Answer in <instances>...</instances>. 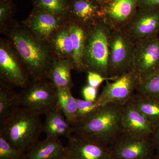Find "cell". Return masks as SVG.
Masks as SVG:
<instances>
[{
  "mask_svg": "<svg viewBox=\"0 0 159 159\" xmlns=\"http://www.w3.org/2000/svg\"><path fill=\"white\" fill-rule=\"evenodd\" d=\"M124 30L135 43L159 35V8H138Z\"/></svg>",
  "mask_w": 159,
  "mask_h": 159,
  "instance_id": "8fae6325",
  "label": "cell"
},
{
  "mask_svg": "<svg viewBox=\"0 0 159 159\" xmlns=\"http://www.w3.org/2000/svg\"><path fill=\"white\" fill-rule=\"evenodd\" d=\"M77 122L93 113L99 107H101L96 102V100L95 101H91L86 100L85 99H77Z\"/></svg>",
  "mask_w": 159,
  "mask_h": 159,
  "instance_id": "83f0119b",
  "label": "cell"
},
{
  "mask_svg": "<svg viewBox=\"0 0 159 159\" xmlns=\"http://www.w3.org/2000/svg\"><path fill=\"white\" fill-rule=\"evenodd\" d=\"M129 102L146 117L155 130L159 127V99L136 92Z\"/></svg>",
  "mask_w": 159,
  "mask_h": 159,
  "instance_id": "7402d4cb",
  "label": "cell"
},
{
  "mask_svg": "<svg viewBox=\"0 0 159 159\" xmlns=\"http://www.w3.org/2000/svg\"><path fill=\"white\" fill-rule=\"evenodd\" d=\"M66 155V146L59 139L46 138L26 152L25 159H62Z\"/></svg>",
  "mask_w": 159,
  "mask_h": 159,
  "instance_id": "e0dca14e",
  "label": "cell"
},
{
  "mask_svg": "<svg viewBox=\"0 0 159 159\" xmlns=\"http://www.w3.org/2000/svg\"><path fill=\"white\" fill-rule=\"evenodd\" d=\"M18 96L20 107L39 116L57 106V89L48 79L31 80Z\"/></svg>",
  "mask_w": 159,
  "mask_h": 159,
  "instance_id": "5b68a950",
  "label": "cell"
},
{
  "mask_svg": "<svg viewBox=\"0 0 159 159\" xmlns=\"http://www.w3.org/2000/svg\"><path fill=\"white\" fill-rule=\"evenodd\" d=\"M94 1L98 3L100 6H102L103 4H105L108 0H94Z\"/></svg>",
  "mask_w": 159,
  "mask_h": 159,
  "instance_id": "836d02e7",
  "label": "cell"
},
{
  "mask_svg": "<svg viewBox=\"0 0 159 159\" xmlns=\"http://www.w3.org/2000/svg\"><path fill=\"white\" fill-rule=\"evenodd\" d=\"M67 139L66 155L70 159H113L108 145L75 134Z\"/></svg>",
  "mask_w": 159,
  "mask_h": 159,
  "instance_id": "5bb4252c",
  "label": "cell"
},
{
  "mask_svg": "<svg viewBox=\"0 0 159 159\" xmlns=\"http://www.w3.org/2000/svg\"><path fill=\"white\" fill-rule=\"evenodd\" d=\"M97 89L88 84L84 86L81 92L84 99L88 101H96L98 97Z\"/></svg>",
  "mask_w": 159,
  "mask_h": 159,
  "instance_id": "4dcf8cb0",
  "label": "cell"
},
{
  "mask_svg": "<svg viewBox=\"0 0 159 159\" xmlns=\"http://www.w3.org/2000/svg\"><path fill=\"white\" fill-rule=\"evenodd\" d=\"M62 159H69V158L68 157H67L66 155Z\"/></svg>",
  "mask_w": 159,
  "mask_h": 159,
  "instance_id": "d590c367",
  "label": "cell"
},
{
  "mask_svg": "<svg viewBox=\"0 0 159 159\" xmlns=\"http://www.w3.org/2000/svg\"><path fill=\"white\" fill-rule=\"evenodd\" d=\"M57 106L73 126L77 121V99L73 97L71 90L57 89Z\"/></svg>",
  "mask_w": 159,
  "mask_h": 159,
  "instance_id": "cb8c5ba5",
  "label": "cell"
},
{
  "mask_svg": "<svg viewBox=\"0 0 159 159\" xmlns=\"http://www.w3.org/2000/svg\"><path fill=\"white\" fill-rule=\"evenodd\" d=\"M139 8H159V0H138Z\"/></svg>",
  "mask_w": 159,
  "mask_h": 159,
  "instance_id": "1f68e13d",
  "label": "cell"
},
{
  "mask_svg": "<svg viewBox=\"0 0 159 159\" xmlns=\"http://www.w3.org/2000/svg\"><path fill=\"white\" fill-rule=\"evenodd\" d=\"M66 1H68V0H66Z\"/></svg>",
  "mask_w": 159,
  "mask_h": 159,
  "instance_id": "8d00e7d4",
  "label": "cell"
},
{
  "mask_svg": "<svg viewBox=\"0 0 159 159\" xmlns=\"http://www.w3.org/2000/svg\"><path fill=\"white\" fill-rule=\"evenodd\" d=\"M135 44L124 29L111 30L109 41V77H119L131 69Z\"/></svg>",
  "mask_w": 159,
  "mask_h": 159,
  "instance_id": "8992f818",
  "label": "cell"
},
{
  "mask_svg": "<svg viewBox=\"0 0 159 159\" xmlns=\"http://www.w3.org/2000/svg\"><path fill=\"white\" fill-rule=\"evenodd\" d=\"M111 30L102 20L88 29L83 57L86 72L93 71L109 77V41Z\"/></svg>",
  "mask_w": 159,
  "mask_h": 159,
  "instance_id": "277c9868",
  "label": "cell"
},
{
  "mask_svg": "<svg viewBox=\"0 0 159 159\" xmlns=\"http://www.w3.org/2000/svg\"><path fill=\"white\" fill-rule=\"evenodd\" d=\"M31 1L34 9L67 18L68 2L66 0H31Z\"/></svg>",
  "mask_w": 159,
  "mask_h": 159,
  "instance_id": "d4e9b609",
  "label": "cell"
},
{
  "mask_svg": "<svg viewBox=\"0 0 159 159\" xmlns=\"http://www.w3.org/2000/svg\"><path fill=\"white\" fill-rule=\"evenodd\" d=\"M123 106L108 104L73 126V133L78 136L110 146L122 132Z\"/></svg>",
  "mask_w": 159,
  "mask_h": 159,
  "instance_id": "7a4b0ae2",
  "label": "cell"
},
{
  "mask_svg": "<svg viewBox=\"0 0 159 159\" xmlns=\"http://www.w3.org/2000/svg\"><path fill=\"white\" fill-rule=\"evenodd\" d=\"M131 70L139 80L159 70V35L141 40L135 44Z\"/></svg>",
  "mask_w": 159,
  "mask_h": 159,
  "instance_id": "30bf717a",
  "label": "cell"
},
{
  "mask_svg": "<svg viewBox=\"0 0 159 159\" xmlns=\"http://www.w3.org/2000/svg\"><path fill=\"white\" fill-rule=\"evenodd\" d=\"M136 92L159 99V70L143 79L139 80Z\"/></svg>",
  "mask_w": 159,
  "mask_h": 159,
  "instance_id": "484cf974",
  "label": "cell"
},
{
  "mask_svg": "<svg viewBox=\"0 0 159 159\" xmlns=\"http://www.w3.org/2000/svg\"><path fill=\"white\" fill-rule=\"evenodd\" d=\"M152 159H159V153H157V154H155Z\"/></svg>",
  "mask_w": 159,
  "mask_h": 159,
  "instance_id": "e575fe53",
  "label": "cell"
},
{
  "mask_svg": "<svg viewBox=\"0 0 159 159\" xmlns=\"http://www.w3.org/2000/svg\"><path fill=\"white\" fill-rule=\"evenodd\" d=\"M139 80L136 74L131 69L111 82L106 81L96 102L100 107L108 104L125 105L136 92Z\"/></svg>",
  "mask_w": 159,
  "mask_h": 159,
  "instance_id": "9c48e42d",
  "label": "cell"
},
{
  "mask_svg": "<svg viewBox=\"0 0 159 159\" xmlns=\"http://www.w3.org/2000/svg\"><path fill=\"white\" fill-rule=\"evenodd\" d=\"M122 132L142 137H152L155 129L148 119L136 107L128 102L123 106Z\"/></svg>",
  "mask_w": 159,
  "mask_h": 159,
  "instance_id": "2e32d148",
  "label": "cell"
},
{
  "mask_svg": "<svg viewBox=\"0 0 159 159\" xmlns=\"http://www.w3.org/2000/svg\"><path fill=\"white\" fill-rule=\"evenodd\" d=\"M39 115L20 107L0 123V134L12 146L26 152L43 132Z\"/></svg>",
  "mask_w": 159,
  "mask_h": 159,
  "instance_id": "3957f363",
  "label": "cell"
},
{
  "mask_svg": "<svg viewBox=\"0 0 159 159\" xmlns=\"http://www.w3.org/2000/svg\"><path fill=\"white\" fill-rule=\"evenodd\" d=\"M45 116V120L43 123V132L45 133L46 138L59 139L64 137L67 139L72 135L73 126L58 107Z\"/></svg>",
  "mask_w": 159,
  "mask_h": 159,
  "instance_id": "ac0fdd59",
  "label": "cell"
},
{
  "mask_svg": "<svg viewBox=\"0 0 159 159\" xmlns=\"http://www.w3.org/2000/svg\"><path fill=\"white\" fill-rule=\"evenodd\" d=\"M26 152L12 146L0 134V159H25Z\"/></svg>",
  "mask_w": 159,
  "mask_h": 159,
  "instance_id": "4316f807",
  "label": "cell"
},
{
  "mask_svg": "<svg viewBox=\"0 0 159 159\" xmlns=\"http://www.w3.org/2000/svg\"><path fill=\"white\" fill-rule=\"evenodd\" d=\"M0 30L17 53L31 80L47 79L51 65L57 59L48 42L39 39L13 19Z\"/></svg>",
  "mask_w": 159,
  "mask_h": 159,
  "instance_id": "6da1fadb",
  "label": "cell"
},
{
  "mask_svg": "<svg viewBox=\"0 0 159 159\" xmlns=\"http://www.w3.org/2000/svg\"><path fill=\"white\" fill-rule=\"evenodd\" d=\"M74 70L72 58L56 59L51 65L47 79L57 89L71 90L74 85L71 71Z\"/></svg>",
  "mask_w": 159,
  "mask_h": 159,
  "instance_id": "d6986e66",
  "label": "cell"
},
{
  "mask_svg": "<svg viewBox=\"0 0 159 159\" xmlns=\"http://www.w3.org/2000/svg\"><path fill=\"white\" fill-rule=\"evenodd\" d=\"M14 11L12 0H0V29L13 19Z\"/></svg>",
  "mask_w": 159,
  "mask_h": 159,
  "instance_id": "f1b7e54d",
  "label": "cell"
},
{
  "mask_svg": "<svg viewBox=\"0 0 159 159\" xmlns=\"http://www.w3.org/2000/svg\"><path fill=\"white\" fill-rule=\"evenodd\" d=\"M68 22L67 18L33 9L21 23L39 39L48 42L51 34Z\"/></svg>",
  "mask_w": 159,
  "mask_h": 159,
  "instance_id": "7c38bea8",
  "label": "cell"
},
{
  "mask_svg": "<svg viewBox=\"0 0 159 159\" xmlns=\"http://www.w3.org/2000/svg\"><path fill=\"white\" fill-rule=\"evenodd\" d=\"M20 107L18 93L11 85L0 81V123Z\"/></svg>",
  "mask_w": 159,
  "mask_h": 159,
  "instance_id": "603a6c76",
  "label": "cell"
},
{
  "mask_svg": "<svg viewBox=\"0 0 159 159\" xmlns=\"http://www.w3.org/2000/svg\"><path fill=\"white\" fill-rule=\"evenodd\" d=\"M0 81L22 89L31 81L25 66L7 39H0Z\"/></svg>",
  "mask_w": 159,
  "mask_h": 159,
  "instance_id": "52a82bcc",
  "label": "cell"
},
{
  "mask_svg": "<svg viewBox=\"0 0 159 159\" xmlns=\"http://www.w3.org/2000/svg\"><path fill=\"white\" fill-rule=\"evenodd\" d=\"M86 73L87 74V81L88 85L97 89L104 81L109 80L113 81L118 77L117 76L105 77L101 74L93 71H87Z\"/></svg>",
  "mask_w": 159,
  "mask_h": 159,
  "instance_id": "f546056e",
  "label": "cell"
},
{
  "mask_svg": "<svg viewBox=\"0 0 159 159\" xmlns=\"http://www.w3.org/2000/svg\"><path fill=\"white\" fill-rule=\"evenodd\" d=\"M113 159H152L155 150L152 137L122 132L110 146Z\"/></svg>",
  "mask_w": 159,
  "mask_h": 159,
  "instance_id": "ba28073f",
  "label": "cell"
},
{
  "mask_svg": "<svg viewBox=\"0 0 159 159\" xmlns=\"http://www.w3.org/2000/svg\"><path fill=\"white\" fill-rule=\"evenodd\" d=\"M68 25L73 44L74 70L79 73L86 72L83 57L88 29L69 20Z\"/></svg>",
  "mask_w": 159,
  "mask_h": 159,
  "instance_id": "44dd1931",
  "label": "cell"
},
{
  "mask_svg": "<svg viewBox=\"0 0 159 159\" xmlns=\"http://www.w3.org/2000/svg\"><path fill=\"white\" fill-rule=\"evenodd\" d=\"M48 42L57 59H73V44L68 22L54 31Z\"/></svg>",
  "mask_w": 159,
  "mask_h": 159,
  "instance_id": "ffe728a7",
  "label": "cell"
},
{
  "mask_svg": "<svg viewBox=\"0 0 159 159\" xmlns=\"http://www.w3.org/2000/svg\"><path fill=\"white\" fill-rule=\"evenodd\" d=\"M67 18L89 29L102 20L101 6L94 0H68Z\"/></svg>",
  "mask_w": 159,
  "mask_h": 159,
  "instance_id": "9a60e30c",
  "label": "cell"
},
{
  "mask_svg": "<svg viewBox=\"0 0 159 159\" xmlns=\"http://www.w3.org/2000/svg\"><path fill=\"white\" fill-rule=\"evenodd\" d=\"M152 139L155 150H157V153H159V127L154 130L152 136Z\"/></svg>",
  "mask_w": 159,
  "mask_h": 159,
  "instance_id": "d6a6232c",
  "label": "cell"
},
{
  "mask_svg": "<svg viewBox=\"0 0 159 159\" xmlns=\"http://www.w3.org/2000/svg\"><path fill=\"white\" fill-rule=\"evenodd\" d=\"M101 8L102 20L111 30L124 29L139 8L138 0H108Z\"/></svg>",
  "mask_w": 159,
  "mask_h": 159,
  "instance_id": "4fadbf2b",
  "label": "cell"
}]
</instances>
